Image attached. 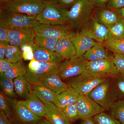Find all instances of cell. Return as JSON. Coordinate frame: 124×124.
Returning <instances> with one entry per match:
<instances>
[{
  "mask_svg": "<svg viewBox=\"0 0 124 124\" xmlns=\"http://www.w3.org/2000/svg\"><path fill=\"white\" fill-rule=\"evenodd\" d=\"M88 95L107 110H110L111 106L118 99L112 78H108L98 85Z\"/></svg>",
  "mask_w": 124,
  "mask_h": 124,
  "instance_id": "cell-1",
  "label": "cell"
},
{
  "mask_svg": "<svg viewBox=\"0 0 124 124\" xmlns=\"http://www.w3.org/2000/svg\"><path fill=\"white\" fill-rule=\"evenodd\" d=\"M94 5L89 0H79L67 10V22L72 28H81L90 20Z\"/></svg>",
  "mask_w": 124,
  "mask_h": 124,
  "instance_id": "cell-2",
  "label": "cell"
},
{
  "mask_svg": "<svg viewBox=\"0 0 124 124\" xmlns=\"http://www.w3.org/2000/svg\"><path fill=\"white\" fill-rule=\"evenodd\" d=\"M0 9L37 16L45 6L44 0H0Z\"/></svg>",
  "mask_w": 124,
  "mask_h": 124,
  "instance_id": "cell-3",
  "label": "cell"
},
{
  "mask_svg": "<svg viewBox=\"0 0 124 124\" xmlns=\"http://www.w3.org/2000/svg\"><path fill=\"white\" fill-rule=\"evenodd\" d=\"M36 17L0 9V26L8 29L26 28L32 29L38 22Z\"/></svg>",
  "mask_w": 124,
  "mask_h": 124,
  "instance_id": "cell-4",
  "label": "cell"
},
{
  "mask_svg": "<svg viewBox=\"0 0 124 124\" xmlns=\"http://www.w3.org/2000/svg\"><path fill=\"white\" fill-rule=\"evenodd\" d=\"M45 6L37 16L38 22L41 24H65L67 22V10L51 1L44 0Z\"/></svg>",
  "mask_w": 124,
  "mask_h": 124,
  "instance_id": "cell-5",
  "label": "cell"
},
{
  "mask_svg": "<svg viewBox=\"0 0 124 124\" xmlns=\"http://www.w3.org/2000/svg\"><path fill=\"white\" fill-rule=\"evenodd\" d=\"M108 78L85 72L80 75L69 79L68 84L79 94L88 95L98 85Z\"/></svg>",
  "mask_w": 124,
  "mask_h": 124,
  "instance_id": "cell-6",
  "label": "cell"
},
{
  "mask_svg": "<svg viewBox=\"0 0 124 124\" xmlns=\"http://www.w3.org/2000/svg\"><path fill=\"white\" fill-rule=\"evenodd\" d=\"M72 28L70 25L41 24L38 22L32 29L37 35L59 40L71 38L75 33Z\"/></svg>",
  "mask_w": 124,
  "mask_h": 124,
  "instance_id": "cell-7",
  "label": "cell"
},
{
  "mask_svg": "<svg viewBox=\"0 0 124 124\" xmlns=\"http://www.w3.org/2000/svg\"><path fill=\"white\" fill-rule=\"evenodd\" d=\"M88 61L82 57L76 55L71 58L66 59L59 64L58 73L62 80L70 79L77 76L85 72Z\"/></svg>",
  "mask_w": 124,
  "mask_h": 124,
  "instance_id": "cell-8",
  "label": "cell"
},
{
  "mask_svg": "<svg viewBox=\"0 0 124 124\" xmlns=\"http://www.w3.org/2000/svg\"><path fill=\"white\" fill-rule=\"evenodd\" d=\"M85 72L108 78H113L119 75L114 63L113 56L112 55L107 58L88 62Z\"/></svg>",
  "mask_w": 124,
  "mask_h": 124,
  "instance_id": "cell-9",
  "label": "cell"
},
{
  "mask_svg": "<svg viewBox=\"0 0 124 124\" xmlns=\"http://www.w3.org/2000/svg\"><path fill=\"white\" fill-rule=\"evenodd\" d=\"M76 106L79 118L82 120L92 118L105 110L87 95L79 94Z\"/></svg>",
  "mask_w": 124,
  "mask_h": 124,
  "instance_id": "cell-10",
  "label": "cell"
},
{
  "mask_svg": "<svg viewBox=\"0 0 124 124\" xmlns=\"http://www.w3.org/2000/svg\"><path fill=\"white\" fill-rule=\"evenodd\" d=\"M8 98L13 115V122H16L18 124H37L43 119V118L35 115L20 104L18 101Z\"/></svg>",
  "mask_w": 124,
  "mask_h": 124,
  "instance_id": "cell-11",
  "label": "cell"
},
{
  "mask_svg": "<svg viewBox=\"0 0 124 124\" xmlns=\"http://www.w3.org/2000/svg\"><path fill=\"white\" fill-rule=\"evenodd\" d=\"M108 32V28L96 19H90L81 28L79 33L102 44L107 40Z\"/></svg>",
  "mask_w": 124,
  "mask_h": 124,
  "instance_id": "cell-12",
  "label": "cell"
},
{
  "mask_svg": "<svg viewBox=\"0 0 124 124\" xmlns=\"http://www.w3.org/2000/svg\"><path fill=\"white\" fill-rule=\"evenodd\" d=\"M40 62L39 66L35 70L31 71L27 70L24 77L31 85L40 82L48 76L58 73L59 64Z\"/></svg>",
  "mask_w": 124,
  "mask_h": 124,
  "instance_id": "cell-13",
  "label": "cell"
},
{
  "mask_svg": "<svg viewBox=\"0 0 124 124\" xmlns=\"http://www.w3.org/2000/svg\"><path fill=\"white\" fill-rule=\"evenodd\" d=\"M9 44L20 48L25 45L33 46L35 43L36 33L31 28H20L8 29Z\"/></svg>",
  "mask_w": 124,
  "mask_h": 124,
  "instance_id": "cell-14",
  "label": "cell"
},
{
  "mask_svg": "<svg viewBox=\"0 0 124 124\" xmlns=\"http://www.w3.org/2000/svg\"><path fill=\"white\" fill-rule=\"evenodd\" d=\"M45 105L46 118L52 124H70L62 108L51 102L42 101Z\"/></svg>",
  "mask_w": 124,
  "mask_h": 124,
  "instance_id": "cell-15",
  "label": "cell"
},
{
  "mask_svg": "<svg viewBox=\"0 0 124 124\" xmlns=\"http://www.w3.org/2000/svg\"><path fill=\"white\" fill-rule=\"evenodd\" d=\"M69 39L75 46L78 57H82L90 49L98 43L79 32L75 33Z\"/></svg>",
  "mask_w": 124,
  "mask_h": 124,
  "instance_id": "cell-16",
  "label": "cell"
},
{
  "mask_svg": "<svg viewBox=\"0 0 124 124\" xmlns=\"http://www.w3.org/2000/svg\"><path fill=\"white\" fill-rule=\"evenodd\" d=\"M34 58L40 62L60 64L64 59L56 52L34 44L32 46Z\"/></svg>",
  "mask_w": 124,
  "mask_h": 124,
  "instance_id": "cell-17",
  "label": "cell"
},
{
  "mask_svg": "<svg viewBox=\"0 0 124 124\" xmlns=\"http://www.w3.org/2000/svg\"><path fill=\"white\" fill-rule=\"evenodd\" d=\"M58 73L48 76L36 84L41 85L59 95L70 87L68 84L63 82Z\"/></svg>",
  "mask_w": 124,
  "mask_h": 124,
  "instance_id": "cell-18",
  "label": "cell"
},
{
  "mask_svg": "<svg viewBox=\"0 0 124 124\" xmlns=\"http://www.w3.org/2000/svg\"><path fill=\"white\" fill-rule=\"evenodd\" d=\"M18 102L35 115L42 118L46 117L44 104L37 97L33 90L27 99L18 101Z\"/></svg>",
  "mask_w": 124,
  "mask_h": 124,
  "instance_id": "cell-19",
  "label": "cell"
},
{
  "mask_svg": "<svg viewBox=\"0 0 124 124\" xmlns=\"http://www.w3.org/2000/svg\"><path fill=\"white\" fill-rule=\"evenodd\" d=\"M95 19L109 28L121 19L116 11L108 9L102 8L98 10Z\"/></svg>",
  "mask_w": 124,
  "mask_h": 124,
  "instance_id": "cell-20",
  "label": "cell"
},
{
  "mask_svg": "<svg viewBox=\"0 0 124 124\" xmlns=\"http://www.w3.org/2000/svg\"><path fill=\"white\" fill-rule=\"evenodd\" d=\"M55 52L64 60L71 58L76 55V51L73 43L69 38H63L58 41Z\"/></svg>",
  "mask_w": 124,
  "mask_h": 124,
  "instance_id": "cell-21",
  "label": "cell"
},
{
  "mask_svg": "<svg viewBox=\"0 0 124 124\" xmlns=\"http://www.w3.org/2000/svg\"><path fill=\"white\" fill-rule=\"evenodd\" d=\"M16 93L23 100L27 99L32 92V85L24 77L21 76L14 79Z\"/></svg>",
  "mask_w": 124,
  "mask_h": 124,
  "instance_id": "cell-22",
  "label": "cell"
},
{
  "mask_svg": "<svg viewBox=\"0 0 124 124\" xmlns=\"http://www.w3.org/2000/svg\"><path fill=\"white\" fill-rule=\"evenodd\" d=\"M79 94L75 90L69 87L62 93L57 95L55 105L62 108L69 104L76 103Z\"/></svg>",
  "mask_w": 124,
  "mask_h": 124,
  "instance_id": "cell-23",
  "label": "cell"
},
{
  "mask_svg": "<svg viewBox=\"0 0 124 124\" xmlns=\"http://www.w3.org/2000/svg\"><path fill=\"white\" fill-rule=\"evenodd\" d=\"M110 56L108 55L106 48L102 44L98 42L88 50L82 57L88 62H94L107 58Z\"/></svg>",
  "mask_w": 124,
  "mask_h": 124,
  "instance_id": "cell-24",
  "label": "cell"
},
{
  "mask_svg": "<svg viewBox=\"0 0 124 124\" xmlns=\"http://www.w3.org/2000/svg\"><path fill=\"white\" fill-rule=\"evenodd\" d=\"M32 85L36 95L41 101L51 102L55 104L57 95L55 93L41 85L35 84Z\"/></svg>",
  "mask_w": 124,
  "mask_h": 124,
  "instance_id": "cell-25",
  "label": "cell"
},
{
  "mask_svg": "<svg viewBox=\"0 0 124 124\" xmlns=\"http://www.w3.org/2000/svg\"><path fill=\"white\" fill-rule=\"evenodd\" d=\"M28 67L24 65L23 60L12 63L10 67L0 76L10 79H14L21 76H24L27 70Z\"/></svg>",
  "mask_w": 124,
  "mask_h": 124,
  "instance_id": "cell-26",
  "label": "cell"
},
{
  "mask_svg": "<svg viewBox=\"0 0 124 124\" xmlns=\"http://www.w3.org/2000/svg\"><path fill=\"white\" fill-rule=\"evenodd\" d=\"M124 39V20L121 19L118 22L108 28L107 40H119Z\"/></svg>",
  "mask_w": 124,
  "mask_h": 124,
  "instance_id": "cell-27",
  "label": "cell"
},
{
  "mask_svg": "<svg viewBox=\"0 0 124 124\" xmlns=\"http://www.w3.org/2000/svg\"><path fill=\"white\" fill-rule=\"evenodd\" d=\"M111 115L121 124H124V99H118L110 109Z\"/></svg>",
  "mask_w": 124,
  "mask_h": 124,
  "instance_id": "cell-28",
  "label": "cell"
},
{
  "mask_svg": "<svg viewBox=\"0 0 124 124\" xmlns=\"http://www.w3.org/2000/svg\"><path fill=\"white\" fill-rule=\"evenodd\" d=\"M58 40L36 34L34 42L35 44L39 46L55 52V46Z\"/></svg>",
  "mask_w": 124,
  "mask_h": 124,
  "instance_id": "cell-29",
  "label": "cell"
},
{
  "mask_svg": "<svg viewBox=\"0 0 124 124\" xmlns=\"http://www.w3.org/2000/svg\"><path fill=\"white\" fill-rule=\"evenodd\" d=\"M0 84L2 92L7 97L15 99L17 97L14 88V81L2 76H0Z\"/></svg>",
  "mask_w": 124,
  "mask_h": 124,
  "instance_id": "cell-30",
  "label": "cell"
},
{
  "mask_svg": "<svg viewBox=\"0 0 124 124\" xmlns=\"http://www.w3.org/2000/svg\"><path fill=\"white\" fill-rule=\"evenodd\" d=\"M5 58L11 63H15L22 60V53L20 48L9 44L7 46Z\"/></svg>",
  "mask_w": 124,
  "mask_h": 124,
  "instance_id": "cell-31",
  "label": "cell"
},
{
  "mask_svg": "<svg viewBox=\"0 0 124 124\" xmlns=\"http://www.w3.org/2000/svg\"><path fill=\"white\" fill-rule=\"evenodd\" d=\"M102 44L115 54H124V39L119 40H108Z\"/></svg>",
  "mask_w": 124,
  "mask_h": 124,
  "instance_id": "cell-32",
  "label": "cell"
},
{
  "mask_svg": "<svg viewBox=\"0 0 124 124\" xmlns=\"http://www.w3.org/2000/svg\"><path fill=\"white\" fill-rule=\"evenodd\" d=\"M0 110L4 112L12 124L13 115L8 98L2 91L0 93Z\"/></svg>",
  "mask_w": 124,
  "mask_h": 124,
  "instance_id": "cell-33",
  "label": "cell"
},
{
  "mask_svg": "<svg viewBox=\"0 0 124 124\" xmlns=\"http://www.w3.org/2000/svg\"><path fill=\"white\" fill-rule=\"evenodd\" d=\"M92 119L95 124H121L112 116L103 112L94 116Z\"/></svg>",
  "mask_w": 124,
  "mask_h": 124,
  "instance_id": "cell-34",
  "label": "cell"
},
{
  "mask_svg": "<svg viewBox=\"0 0 124 124\" xmlns=\"http://www.w3.org/2000/svg\"><path fill=\"white\" fill-rule=\"evenodd\" d=\"M62 109L69 122H73L79 119L76 103L69 104Z\"/></svg>",
  "mask_w": 124,
  "mask_h": 124,
  "instance_id": "cell-35",
  "label": "cell"
},
{
  "mask_svg": "<svg viewBox=\"0 0 124 124\" xmlns=\"http://www.w3.org/2000/svg\"><path fill=\"white\" fill-rule=\"evenodd\" d=\"M118 99H124V76L117 75L113 78Z\"/></svg>",
  "mask_w": 124,
  "mask_h": 124,
  "instance_id": "cell-36",
  "label": "cell"
},
{
  "mask_svg": "<svg viewBox=\"0 0 124 124\" xmlns=\"http://www.w3.org/2000/svg\"><path fill=\"white\" fill-rule=\"evenodd\" d=\"M113 61L120 75L124 76V54H115Z\"/></svg>",
  "mask_w": 124,
  "mask_h": 124,
  "instance_id": "cell-37",
  "label": "cell"
},
{
  "mask_svg": "<svg viewBox=\"0 0 124 124\" xmlns=\"http://www.w3.org/2000/svg\"><path fill=\"white\" fill-rule=\"evenodd\" d=\"M20 48L22 53V58L24 60L31 61L34 58L33 48L32 46L24 45L20 47Z\"/></svg>",
  "mask_w": 124,
  "mask_h": 124,
  "instance_id": "cell-38",
  "label": "cell"
},
{
  "mask_svg": "<svg viewBox=\"0 0 124 124\" xmlns=\"http://www.w3.org/2000/svg\"><path fill=\"white\" fill-rule=\"evenodd\" d=\"M124 7V0H109L107 8L112 10H116Z\"/></svg>",
  "mask_w": 124,
  "mask_h": 124,
  "instance_id": "cell-39",
  "label": "cell"
},
{
  "mask_svg": "<svg viewBox=\"0 0 124 124\" xmlns=\"http://www.w3.org/2000/svg\"><path fill=\"white\" fill-rule=\"evenodd\" d=\"M79 0H54L51 1L55 3L60 7H71Z\"/></svg>",
  "mask_w": 124,
  "mask_h": 124,
  "instance_id": "cell-40",
  "label": "cell"
},
{
  "mask_svg": "<svg viewBox=\"0 0 124 124\" xmlns=\"http://www.w3.org/2000/svg\"><path fill=\"white\" fill-rule=\"evenodd\" d=\"M12 63L5 58L0 59V75H3L10 67Z\"/></svg>",
  "mask_w": 124,
  "mask_h": 124,
  "instance_id": "cell-41",
  "label": "cell"
},
{
  "mask_svg": "<svg viewBox=\"0 0 124 124\" xmlns=\"http://www.w3.org/2000/svg\"><path fill=\"white\" fill-rule=\"evenodd\" d=\"M0 42L9 43L8 29L1 26H0Z\"/></svg>",
  "mask_w": 124,
  "mask_h": 124,
  "instance_id": "cell-42",
  "label": "cell"
},
{
  "mask_svg": "<svg viewBox=\"0 0 124 124\" xmlns=\"http://www.w3.org/2000/svg\"><path fill=\"white\" fill-rule=\"evenodd\" d=\"M40 62L33 58L29 62L27 70L31 71L35 70L39 66Z\"/></svg>",
  "mask_w": 124,
  "mask_h": 124,
  "instance_id": "cell-43",
  "label": "cell"
},
{
  "mask_svg": "<svg viewBox=\"0 0 124 124\" xmlns=\"http://www.w3.org/2000/svg\"><path fill=\"white\" fill-rule=\"evenodd\" d=\"M9 44L7 42H0V59H3L5 58L6 49Z\"/></svg>",
  "mask_w": 124,
  "mask_h": 124,
  "instance_id": "cell-44",
  "label": "cell"
},
{
  "mask_svg": "<svg viewBox=\"0 0 124 124\" xmlns=\"http://www.w3.org/2000/svg\"><path fill=\"white\" fill-rule=\"evenodd\" d=\"M0 124H12L4 112L0 110Z\"/></svg>",
  "mask_w": 124,
  "mask_h": 124,
  "instance_id": "cell-45",
  "label": "cell"
},
{
  "mask_svg": "<svg viewBox=\"0 0 124 124\" xmlns=\"http://www.w3.org/2000/svg\"><path fill=\"white\" fill-rule=\"evenodd\" d=\"M93 2L94 6L98 7H102L108 3L109 0H89Z\"/></svg>",
  "mask_w": 124,
  "mask_h": 124,
  "instance_id": "cell-46",
  "label": "cell"
},
{
  "mask_svg": "<svg viewBox=\"0 0 124 124\" xmlns=\"http://www.w3.org/2000/svg\"><path fill=\"white\" fill-rule=\"evenodd\" d=\"M116 11L119 14L121 19L124 20V7L117 9Z\"/></svg>",
  "mask_w": 124,
  "mask_h": 124,
  "instance_id": "cell-47",
  "label": "cell"
},
{
  "mask_svg": "<svg viewBox=\"0 0 124 124\" xmlns=\"http://www.w3.org/2000/svg\"><path fill=\"white\" fill-rule=\"evenodd\" d=\"M80 124H95L92 120V118L83 120Z\"/></svg>",
  "mask_w": 124,
  "mask_h": 124,
  "instance_id": "cell-48",
  "label": "cell"
},
{
  "mask_svg": "<svg viewBox=\"0 0 124 124\" xmlns=\"http://www.w3.org/2000/svg\"><path fill=\"white\" fill-rule=\"evenodd\" d=\"M38 124H52L48 120L43 119L40 121Z\"/></svg>",
  "mask_w": 124,
  "mask_h": 124,
  "instance_id": "cell-49",
  "label": "cell"
},
{
  "mask_svg": "<svg viewBox=\"0 0 124 124\" xmlns=\"http://www.w3.org/2000/svg\"><path fill=\"white\" fill-rule=\"evenodd\" d=\"M44 1H52L54 0H44Z\"/></svg>",
  "mask_w": 124,
  "mask_h": 124,
  "instance_id": "cell-50",
  "label": "cell"
},
{
  "mask_svg": "<svg viewBox=\"0 0 124 124\" xmlns=\"http://www.w3.org/2000/svg\"><path fill=\"white\" fill-rule=\"evenodd\" d=\"M7 0L12 1V0Z\"/></svg>",
  "mask_w": 124,
  "mask_h": 124,
  "instance_id": "cell-51",
  "label": "cell"
}]
</instances>
